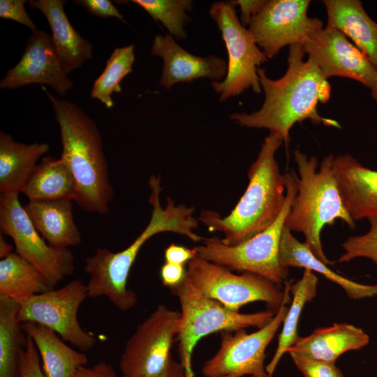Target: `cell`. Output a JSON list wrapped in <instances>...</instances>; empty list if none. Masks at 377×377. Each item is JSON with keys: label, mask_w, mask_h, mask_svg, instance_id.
<instances>
[{"label": "cell", "mask_w": 377, "mask_h": 377, "mask_svg": "<svg viewBox=\"0 0 377 377\" xmlns=\"http://www.w3.org/2000/svg\"><path fill=\"white\" fill-rule=\"evenodd\" d=\"M305 54L302 45L289 46L286 71L278 79L269 78L265 70L259 68L258 75L265 95L261 107L251 113H233L230 119L240 126L267 128L279 134L286 147L296 123L309 119L314 124L341 128L336 120L318 112V103L329 101L331 86L312 60L304 59Z\"/></svg>", "instance_id": "cell-1"}, {"label": "cell", "mask_w": 377, "mask_h": 377, "mask_svg": "<svg viewBox=\"0 0 377 377\" xmlns=\"http://www.w3.org/2000/svg\"><path fill=\"white\" fill-rule=\"evenodd\" d=\"M149 188V202L152 212L143 231L125 249L112 252L99 248L85 260L84 271L89 276L86 284L88 297H105L123 311L131 309L138 302L136 293L128 288L127 282L137 256L147 241L164 232L185 235L192 241L198 238V235L193 232L198 226V220L193 216L194 208L185 205L175 206L174 200L170 198L163 208L160 202L161 184L152 183Z\"/></svg>", "instance_id": "cell-2"}, {"label": "cell", "mask_w": 377, "mask_h": 377, "mask_svg": "<svg viewBox=\"0 0 377 377\" xmlns=\"http://www.w3.org/2000/svg\"><path fill=\"white\" fill-rule=\"evenodd\" d=\"M283 142L274 132L265 138L257 158L249 169L248 186L228 216L202 211L199 220L209 230L222 232L224 237L220 240L224 244L234 246L253 237L270 226L282 211L286 196V175L280 172L275 154Z\"/></svg>", "instance_id": "cell-3"}, {"label": "cell", "mask_w": 377, "mask_h": 377, "mask_svg": "<svg viewBox=\"0 0 377 377\" xmlns=\"http://www.w3.org/2000/svg\"><path fill=\"white\" fill-rule=\"evenodd\" d=\"M42 89L60 128L61 158L75 182L74 201L87 212L108 213L114 190L97 125L74 103L56 98L43 86Z\"/></svg>", "instance_id": "cell-4"}, {"label": "cell", "mask_w": 377, "mask_h": 377, "mask_svg": "<svg viewBox=\"0 0 377 377\" xmlns=\"http://www.w3.org/2000/svg\"><path fill=\"white\" fill-rule=\"evenodd\" d=\"M334 156L329 154L320 164L316 156L296 149L294 161L297 167L296 176L297 193L285 222L291 232H301L304 243L320 260L326 265H333L323 252L320 233L325 226H332L341 219L350 228H355L353 219L348 213L342 201L333 161Z\"/></svg>", "instance_id": "cell-5"}, {"label": "cell", "mask_w": 377, "mask_h": 377, "mask_svg": "<svg viewBox=\"0 0 377 377\" xmlns=\"http://www.w3.org/2000/svg\"><path fill=\"white\" fill-rule=\"evenodd\" d=\"M170 289L180 304L177 339L185 377H194L192 355L201 339L217 332H235L251 327L261 328L276 313L272 310L253 313L231 311L202 294L186 276L179 284Z\"/></svg>", "instance_id": "cell-6"}, {"label": "cell", "mask_w": 377, "mask_h": 377, "mask_svg": "<svg viewBox=\"0 0 377 377\" xmlns=\"http://www.w3.org/2000/svg\"><path fill=\"white\" fill-rule=\"evenodd\" d=\"M285 175L284 206L270 226L234 246L226 245L217 237L205 238L202 244L195 247L198 255L229 269L252 273L276 284L281 283L287 276L288 269L279 260L280 242L286 219L297 193V174L292 170Z\"/></svg>", "instance_id": "cell-7"}, {"label": "cell", "mask_w": 377, "mask_h": 377, "mask_svg": "<svg viewBox=\"0 0 377 377\" xmlns=\"http://www.w3.org/2000/svg\"><path fill=\"white\" fill-rule=\"evenodd\" d=\"M186 276L205 296L233 311L254 302H264L273 311H277L290 295L289 283L282 291L277 284L260 276L249 272L233 274L199 255L188 263Z\"/></svg>", "instance_id": "cell-8"}, {"label": "cell", "mask_w": 377, "mask_h": 377, "mask_svg": "<svg viewBox=\"0 0 377 377\" xmlns=\"http://www.w3.org/2000/svg\"><path fill=\"white\" fill-rule=\"evenodd\" d=\"M209 12L221 32L228 54L225 78L211 83L214 91L219 94V101H225L249 88L260 94L262 89L258 69L267 61V57L248 29L242 24L230 1L214 2Z\"/></svg>", "instance_id": "cell-9"}, {"label": "cell", "mask_w": 377, "mask_h": 377, "mask_svg": "<svg viewBox=\"0 0 377 377\" xmlns=\"http://www.w3.org/2000/svg\"><path fill=\"white\" fill-rule=\"evenodd\" d=\"M88 297L87 285L74 279L58 289L14 298L19 304L18 319L45 326L82 352L94 347L97 339L80 325L78 310Z\"/></svg>", "instance_id": "cell-10"}, {"label": "cell", "mask_w": 377, "mask_h": 377, "mask_svg": "<svg viewBox=\"0 0 377 377\" xmlns=\"http://www.w3.org/2000/svg\"><path fill=\"white\" fill-rule=\"evenodd\" d=\"M0 230L12 238L15 252L36 267L52 288L73 274V253L48 244L21 205L19 193L1 194Z\"/></svg>", "instance_id": "cell-11"}, {"label": "cell", "mask_w": 377, "mask_h": 377, "mask_svg": "<svg viewBox=\"0 0 377 377\" xmlns=\"http://www.w3.org/2000/svg\"><path fill=\"white\" fill-rule=\"evenodd\" d=\"M180 312L158 305L127 340L119 357L123 377H149L167 366L177 339Z\"/></svg>", "instance_id": "cell-12"}, {"label": "cell", "mask_w": 377, "mask_h": 377, "mask_svg": "<svg viewBox=\"0 0 377 377\" xmlns=\"http://www.w3.org/2000/svg\"><path fill=\"white\" fill-rule=\"evenodd\" d=\"M288 297L272 319L257 331L244 330L221 332L220 347L205 361L204 377H269L265 366V350L287 314Z\"/></svg>", "instance_id": "cell-13"}, {"label": "cell", "mask_w": 377, "mask_h": 377, "mask_svg": "<svg viewBox=\"0 0 377 377\" xmlns=\"http://www.w3.org/2000/svg\"><path fill=\"white\" fill-rule=\"evenodd\" d=\"M309 0H268L251 20L248 30L267 59L286 46L303 45L323 28L320 20L307 15Z\"/></svg>", "instance_id": "cell-14"}, {"label": "cell", "mask_w": 377, "mask_h": 377, "mask_svg": "<svg viewBox=\"0 0 377 377\" xmlns=\"http://www.w3.org/2000/svg\"><path fill=\"white\" fill-rule=\"evenodd\" d=\"M308 59L318 67L325 78L353 79L371 90L377 82V68L348 38L327 25L312 34L302 45Z\"/></svg>", "instance_id": "cell-15"}, {"label": "cell", "mask_w": 377, "mask_h": 377, "mask_svg": "<svg viewBox=\"0 0 377 377\" xmlns=\"http://www.w3.org/2000/svg\"><path fill=\"white\" fill-rule=\"evenodd\" d=\"M35 83L47 84L61 96L73 88L59 61L51 36L43 30H36L30 35L20 61L6 72L0 88L13 89Z\"/></svg>", "instance_id": "cell-16"}, {"label": "cell", "mask_w": 377, "mask_h": 377, "mask_svg": "<svg viewBox=\"0 0 377 377\" xmlns=\"http://www.w3.org/2000/svg\"><path fill=\"white\" fill-rule=\"evenodd\" d=\"M151 53L163 61L160 85L169 89L179 82H190L199 78L213 82L223 80L228 71V63L219 57H198L182 48L168 33L156 35Z\"/></svg>", "instance_id": "cell-17"}, {"label": "cell", "mask_w": 377, "mask_h": 377, "mask_svg": "<svg viewBox=\"0 0 377 377\" xmlns=\"http://www.w3.org/2000/svg\"><path fill=\"white\" fill-rule=\"evenodd\" d=\"M333 169L342 201L353 221L377 218V171L350 154L334 157Z\"/></svg>", "instance_id": "cell-18"}, {"label": "cell", "mask_w": 377, "mask_h": 377, "mask_svg": "<svg viewBox=\"0 0 377 377\" xmlns=\"http://www.w3.org/2000/svg\"><path fill=\"white\" fill-rule=\"evenodd\" d=\"M28 4L45 16L52 31V45L66 75L93 57L92 44L73 29L66 15L65 1L31 0Z\"/></svg>", "instance_id": "cell-19"}, {"label": "cell", "mask_w": 377, "mask_h": 377, "mask_svg": "<svg viewBox=\"0 0 377 377\" xmlns=\"http://www.w3.org/2000/svg\"><path fill=\"white\" fill-rule=\"evenodd\" d=\"M24 209L35 228L51 246L68 249L81 244L71 199L29 200Z\"/></svg>", "instance_id": "cell-20"}, {"label": "cell", "mask_w": 377, "mask_h": 377, "mask_svg": "<svg viewBox=\"0 0 377 377\" xmlns=\"http://www.w3.org/2000/svg\"><path fill=\"white\" fill-rule=\"evenodd\" d=\"M369 341V335L361 328L348 323H334L328 327L318 328L307 337H298L287 353L335 363L343 353L359 350Z\"/></svg>", "instance_id": "cell-21"}, {"label": "cell", "mask_w": 377, "mask_h": 377, "mask_svg": "<svg viewBox=\"0 0 377 377\" xmlns=\"http://www.w3.org/2000/svg\"><path fill=\"white\" fill-rule=\"evenodd\" d=\"M327 25L348 38L377 68V23L364 10L359 0H324Z\"/></svg>", "instance_id": "cell-22"}, {"label": "cell", "mask_w": 377, "mask_h": 377, "mask_svg": "<svg viewBox=\"0 0 377 377\" xmlns=\"http://www.w3.org/2000/svg\"><path fill=\"white\" fill-rule=\"evenodd\" d=\"M50 149L47 143L25 144L0 131V192L20 193L34 170L38 160Z\"/></svg>", "instance_id": "cell-23"}, {"label": "cell", "mask_w": 377, "mask_h": 377, "mask_svg": "<svg viewBox=\"0 0 377 377\" xmlns=\"http://www.w3.org/2000/svg\"><path fill=\"white\" fill-rule=\"evenodd\" d=\"M22 327L38 350L45 377H73L79 368L87 365L85 353L68 346L50 329L31 322L22 323Z\"/></svg>", "instance_id": "cell-24"}, {"label": "cell", "mask_w": 377, "mask_h": 377, "mask_svg": "<svg viewBox=\"0 0 377 377\" xmlns=\"http://www.w3.org/2000/svg\"><path fill=\"white\" fill-rule=\"evenodd\" d=\"M279 260L286 269L289 267H302L321 274L341 286L351 299L360 300L377 295V284L359 283L332 271L315 256L304 242H300L295 237L286 226L280 242Z\"/></svg>", "instance_id": "cell-25"}, {"label": "cell", "mask_w": 377, "mask_h": 377, "mask_svg": "<svg viewBox=\"0 0 377 377\" xmlns=\"http://www.w3.org/2000/svg\"><path fill=\"white\" fill-rule=\"evenodd\" d=\"M22 193L29 200H74L75 182L69 168L61 158L45 156L36 166Z\"/></svg>", "instance_id": "cell-26"}, {"label": "cell", "mask_w": 377, "mask_h": 377, "mask_svg": "<svg viewBox=\"0 0 377 377\" xmlns=\"http://www.w3.org/2000/svg\"><path fill=\"white\" fill-rule=\"evenodd\" d=\"M19 304L0 297V377H17L20 359L27 335L18 319Z\"/></svg>", "instance_id": "cell-27"}, {"label": "cell", "mask_w": 377, "mask_h": 377, "mask_svg": "<svg viewBox=\"0 0 377 377\" xmlns=\"http://www.w3.org/2000/svg\"><path fill=\"white\" fill-rule=\"evenodd\" d=\"M42 272L13 252L0 260V297L16 298L52 290Z\"/></svg>", "instance_id": "cell-28"}, {"label": "cell", "mask_w": 377, "mask_h": 377, "mask_svg": "<svg viewBox=\"0 0 377 377\" xmlns=\"http://www.w3.org/2000/svg\"><path fill=\"white\" fill-rule=\"evenodd\" d=\"M318 279L309 269H304L302 278L290 285L293 300L283 320V327L279 337L278 345L272 360L266 366L269 377L272 375L282 355L287 353L298 338L297 325L302 311L306 303L312 301L316 295Z\"/></svg>", "instance_id": "cell-29"}, {"label": "cell", "mask_w": 377, "mask_h": 377, "mask_svg": "<svg viewBox=\"0 0 377 377\" xmlns=\"http://www.w3.org/2000/svg\"><path fill=\"white\" fill-rule=\"evenodd\" d=\"M134 61L133 45L115 48L105 69L93 84L91 98L100 101L107 108H112L114 103L111 96L113 93L121 91L120 84L128 74L133 72Z\"/></svg>", "instance_id": "cell-30"}, {"label": "cell", "mask_w": 377, "mask_h": 377, "mask_svg": "<svg viewBox=\"0 0 377 377\" xmlns=\"http://www.w3.org/2000/svg\"><path fill=\"white\" fill-rule=\"evenodd\" d=\"M133 3L146 10L156 21H159L174 38H186L185 26L191 20L186 12L193 9L191 0H133Z\"/></svg>", "instance_id": "cell-31"}, {"label": "cell", "mask_w": 377, "mask_h": 377, "mask_svg": "<svg viewBox=\"0 0 377 377\" xmlns=\"http://www.w3.org/2000/svg\"><path fill=\"white\" fill-rule=\"evenodd\" d=\"M370 228L362 235L348 237L342 244L345 252L338 262H348L356 258H367L377 266V218L368 219Z\"/></svg>", "instance_id": "cell-32"}, {"label": "cell", "mask_w": 377, "mask_h": 377, "mask_svg": "<svg viewBox=\"0 0 377 377\" xmlns=\"http://www.w3.org/2000/svg\"><path fill=\"white\" fill-rule=\"evenodd\" d=\"M289 354L304 377H344L335 363L314 360L295 353Z\"/></svg>", "instance_id": "cell-33"}, {"label": "cell", "mask_w": 377, "mask_h": 377, "mask_svg": "<svg viewBox=\"0 0 377 377\" xmlns=\"http://www.w3.org/2000/svg\"><path fill=\"white\" fill-rule=\"evenodd\" d=\"M17 377H45L38 350L28 336L21 353Z\"/></svg>", "instance_id": "cell-34"}, {"label": "cell", "mask_w": 377, "mask_h": 377, "mask_svg": "<svg viewBox=\"0 0 377 377\" xmlns=\"http://www.w3.org/2000/svg\"><path fill=\"white\" fill-rule=\"evenodd\" d=\"M27 2L26 0H0V17L23 24L34 32L38 29L25 10Z\"/></svg>", "instance_id": "cell-35"}, {"label": "cell", "mask_w": 377, "mask_h": 377, "mask_svg": "<svg viewBox=\"0 0 377 377\" xmlns=\"http://www.w3.org/2000/svg\"><path fill=\"white\" fill-rule=\"evenodd\" d=\"M73 3L82 6L92 15L101 17H114L126 22L122 15L110 1L77 0L73 1Z\"/></svg>", "instance_id": "cell-36"}, {"label": "cell", "mask_w": 377, "mask_h": 377, "mask_svg": "<svg viewBox=\"0 0 377 377\" xmlns=\"http://www.w3.org/2000/svg\"><path fill=\"white\" fill-rule=\"evenodd\" d=\"M186 276V269L183 265L165 262L160 269V276L165 286L173 288L179 284Z\"/></svg>", "instance_id": "cell-37"}, {"label": "cell", "mask_w": 377, "mask_h": 377, "mask_svg": "<svg viewBox=\"0 0 377 377\" xmlns=\"http://www.w3.org/2000/svg\"><path fill=\"white\" fill-rule=\"evenodd\" d=\"M197 255L195 248L188 249L175 244H170L164 251L165 262L183 265Z\"/></svg>", "instance_id": "cell-38"}, {"label": "cell", "mask_w": 377, "mask_h": 377, "mask_svg": "<svg viewBox=\"0 0 377 377\" xmlns=\"http://www.w3.org/2000/svg\"><path fill=\"white\" fill-rule=\"evenodd\" d=\"M267 0H235L229 1L241 11L240 22L244 27L249 26L253 17L261 10Z\"/></svg>", "instance_id": "cell-39"}, {"label": "cell", "mask_w": 377, "mask_h": 377, "mask_svg": "<svg viewBox=\"0 0 377 377\" xmlns=\"http://www.w3.org/2000/svg\"><path fill=\"white\" fill-rule=\"evenodd\" d=\"M73 377H117L112 367L106 362L79 368Z\"/></svg>", "instance_id": "cell-40"}, {"label": "cell", "mask_w": 377, "mask_h": 377, "mask_svg": "<svg viewBox=\"0 0 377 377\" xmlns=\"http://www.w3.org/2000/svg\"><path fill=\"white\" fill-rule=\"evenodd\" d=\"M149 377H185V369L180 362L172 358L163 370Z\"/></svg>", "instance_id": "cell-41"}, {"label": "cell", "mask_w": 377, "mask_h": 377, "mask_svg": "<svg viewBox=\"0 0 377 377\" xmlns=\"http://www.w3.org/2000/svg\"><path fill=\"white\" fill-rule=\"evenodd\" d=\"M13 246L8 243L6 240L2 235V233H0V258H4L12 253Z\"/></svg>", "instance_id": "cell-42"}, {"label": "cell", "mask_w": 377, "mask_h": 377, "mask_svg": "<svg viewBox=\"0 0 377 377\" xmlns=\"http://www.w3.org/2000/svg\"><path fill=\"white\" fill-rule=\"evenodd\" d=\"M371 91L372 98L377 101V82L375 87Z\"/></svg>", "instance_id": "cell-43"}]
</instances>
